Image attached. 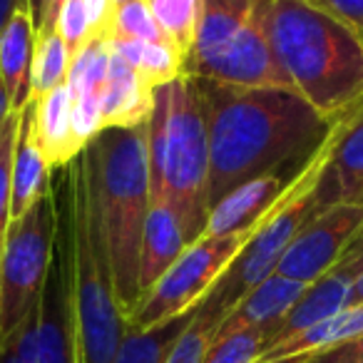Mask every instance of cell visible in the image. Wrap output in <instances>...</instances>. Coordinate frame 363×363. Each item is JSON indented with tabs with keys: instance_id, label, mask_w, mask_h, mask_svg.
Instances as JSON below:
<instances>
[{
	"instance_id": "obj_1",
	"label": "cell",
	"mask_w": 363,
	"mask_h": 363,
	"mask_svg": "<svg viewBox=\"0 0 363 363\" xmlns=\"http://www.w3.org/2000/svg\"><path fill=\"white\" fill-rule=\"evenodd\" d=\"M194 85L209 132L212 207L244 182L279 169H301L333 127L294 90L212 80H194Z\"/></svg>"
},
{
	"instance_id": "obj_2",
	"label": "cell",
	"mask_w": 363,
	"mask_h": 363,
	"mask_svg": "<svg viewBox=\"0 0 363 363\" xmlns=\"http://www.w3.org/2000/svg\"><path fill=\"white\" fill-rule=\"evenodd\" d=\"M272 45L291 87L336 122L363 100V38L308 0H272Z\"/></svg>"
},
{
	"instance_id": "obj_3",
	"label": "cell",
	"mask_w": 363,
	"mask_h": 363,
	"mask_svg": "<svg viewBox=\"0 0 363 363\" xmlns=\"http://www.w3.org/2000/svg\"><path fill=\"white\" fill-rule=\"evenodd\" d=\"M152 204H164L179 219L187 244L204 237L209 202V132L192 77L160 85L147 120Z\"/></svg>"
},
{
	"instance_id": "obj_4",
	"label": "cell",
	"mask_w": 363,
	"mask_h": 363,
	"mask_svg": "<svg viewBox=\"0 0 363 363\" xmlns=\"http://www.w3.org/2000/svg\"><path fill=\"white\" fill-rule=\"evenodd\" d=\"M100 209L115 289L125 316L140 303V249L152 207L147 125L107 127L80 155Z\"/></svg>"
},
{
	"instance_id": "obj_5",
	"label": "cell",
	"mask_w": 363,
	"mask_h": 363,
	"mask_svg": "<svg viewBox=\"0 0 363 363\" xmlns=\"http://www.w3.org/2000/svg\"><path fill=\"white\" fill-rule=\"evenodd\" d=\"M82 155V152H80ZM75 174V326L80 363H112L127 333L100 209L77 157Z\"/></svg>"
},
{
	"instance_id": "obj_6",
	"label": "cell",
	"mask_w": 363,
	"mask_h": 363,
	"mask_svg": "<svg viewBox=\"0 0 363 363\" xmlns=\"http://www.w3.org/2000/svg\"><path fill=\"white\" fill-rule=\"evenodd\" d=\"M328 160V137L323 145L311 155L298 177L291 182L284 199L277 204L272 214L257 227L254 237L247 242V247L239 252V257L232 262L222 279L214 284V289L207 294L202 303L197 306V313L209 321L219 323L229 316L234 306L247 296L252 289H257L264 279L277 274V267L281 262L284 252L294 242L301 227L316 214L313 209V192L321 179V172Z\"/></svg>"
},
{
	"instance_id": "obj_7",
	"label": "cell",
	"mask_w": 363,
	"mask_h": 363,
	"mask_svg": "<svg viewBox=\"0 0 363 363\" xmlns=\"http://www.w3.org/2000/svg\"><path fill=\"white\" fill-rule=\"evenodd\" d=\"M75 162L55 167L50 174L55 242L38 306V363H80L75 326Z\"/></svg>"
},
{
	"instance_id": "obj_8",
	"label": "cell",
	"mask_w": 363,
	"mask_h": 363,
	"mask_svg": "<svg viewBox=\"0 0 363 363\" xmlns=\"http://www.w3.org/2000/svg\"><path fill=\"white\" fill-rule=\"evenodd\" d=\"M55 242L52 194L43 197L26 217L13 219L0 254V346L16 336L40 303Z\"/></svg>"
},
{
	"instance_id": "obj_9",
	"label": "cell",
	"mask_w": 363,
	"mask_h": 363,
	"mask_svg": "<svg viewBox=\"0 0 363 363\" xmlns=\"http://www.w3.org/2000/svg\"><path fill=\"white\" fill-rule=\"evenodd\" d=\"M254 232L257 229L227 237H202L199 242L189 244L169 267V272L142 296L137 308L127 316V328L147 331L194 311L207 298L214 284L227 274Z\"/></svg>"
},
{
	"instance_id": "obj_10",
	"label": "cell",
	"mask_w": 363,
	"mask_h": 363,
	"mask_svg": "<svg viewBox=\"0 0 363 363\" xmlns=\"http://www.w3.org/2000/svg\"><path fill=\"white\" fill-rule=\"evenodd\" d=\"M363 229V204L341 202L311 217L294 237L277 267L279 277L298 284H313L326 277L338 262L348 244Z\"/></svg>"
},
{
	"instance_id": "obj_11",
	"label": "cell",
	"mask_w": 363,
	"mask_h": 363,
	"mask_svg": "<svg viewBox=\"0 0 363 363\" xmlns=\"http://www.w3.org/2000/svg\"><path fill=\"white\" fill-rule=\"evenodd\" d=\"M363 199V100L346 110L328 132V160L313 192V209ZM313 214V217H316Z\"/></svg>"
},
{
	"instance_id": "obj_12",
	"label": "cell",
	"mask_w": 363,
	"mask_h": 363,
	"mask_svg": "<svg viewBox=\"0 0 363 363\" xmlns=\"http://www.w3.org/2000/svg\"><path fill=\"white\" fill-rule=\"evenodd\" d=\"M301 169L269 172V174L244 182L237 189L224 194L209 212L204 237H227V234L257 229L277 209V204L284 199L286 189L291 187V182L296 179Z\"/></svg>"
},
{
	"instance_id": "obj_13",
	"label": "cell",
	"mask_w": 363,
	"mask_h": 363,
	"mask_svg": "<svg viewBox=\"0 0 363 363\" xmlns=\"http://www.w3.org/2000/svg\"><path fill=\"white\" fill-rule=\"evenodd\" d=\"M262 0H202L197 40L184 57V77L202 80L242 38Z\"/></svg>"
},
{
	"instance_id": "obj_14",
	"label": "cell",
	"mask_w": 363,
	"mask_h": 363,
	"mask_svg": "<svg viewBox=\"0 0 363 363\" xmlns=\"http://www.w3.org/2000/svg\"><path fill=\"white\" fill-rule=\"evenodd\" d=\"M356 279L343 269L333 267L326 277L318 281L308 284L306 291L298 296V301L289 308V313L272 328L269 333V346L286 341V338L296 336V333L306 331V328L316 326V323L326 321L328 316L348 308V294H351V284Z\"/></svg>"
},
{
	"instance_id": "obj_15",
	"label": "cell",
	"mask_w": 363,
	"mask_h": 363,
	"mask_svg": "<svg viewBox=\"0 0 363 363\" xmlns=\"http://www.w3.org/2000/svg\"><path fill=\"white\" fill-rule=\"evenodd\" d=\"M102 110V125L107 127H140L147 125L155 107V87L147 85L115 50L110 57L105 85L97 92Z\"/></svg>"
},
{
	"instance_id": "obj_16",
	"label": "cell",
	"mask_w": 363,
	"mask_h": 363,
	"mask_svg": "<svg viewBox=\"0 0 363 363\" xmlns=\"http://www.w3.org/2000/svg\"><path fill=\"white\" fill-rule=\"evenodd\" d=\"M303 291H306V284L272 274L229 311V316L219 323L214 338L247 331V328H264V331L272 333V328L286 316L289 308L298 301Z\"/></svg>"
},
{
	"instance_id": "obj_17",
	"label": "cell",
	"mask_w": 363,
	"mask_h": 363,
	"mask_svg": "<svg viewBox=\"0 0 363 363\" xmlns=\"http://www.w3.org/2000/svg\"><path fill=\"white\" fill-rule=\"evenodd\" d=\"M33 117H35V100H30L21 110L16 155H13V199H11L13 219L26 217L43 197L50 194L52 169L35 142Z\"/></svg>"
},
{
	"instance_id": "obj_18",
	"label": "cell",
	"mask_w": 363,
	"mask_h": 363,
	"mask_svg": "<svg viewBox=\"0 0 363 363\" xmlns=\"http://www.w3.org/2000/svg\"><path fill=\"white\" fill-rule=\"evenodd\" d=\"M72 100L75 97L67 82L48 92L43 100H35L33 132L50 169L70 164L82 152L72 132Z\"/></svg>"
},
{
	"instance_id": "obj_19",
	"label": "cell",
	"mask_w": 363,
	"mask_h": 363,
	"mask_svg": "<svg viewBox=\"0 0 363 363\" xmlns=\"http://www.w3.org/2000/svg\"><path fill=\"white\" fill-rule=\"evenodd\" d=\"M187 239L179 227V219L174 217L164 204H152L147 214L145 234H142L140 249V294L145 296L187 249ZM142 301V298H140Z\"/></svg>"
},
{
	"instance_id": "obj_20",
	"label": "cell",
	"mask_w": 363,
	"mask_h": 363,
	"mask_svg": "<svg viewBox=\"0 0 363 363\" xmlns=\"http://www.w3.org/2000/svg\"><path fill=\"white\" fill-rule=\"evenodd\" d=\"M35 55V26L28 11H18L0 33V77L11 97V110L21 112L30 95V70Z\"/></svg>"
},
{
	"instance_id": "obj_21",
	"label": "cell",
	"mask_w": 363,
	"mask_h": 363,
	"mask_svg": "<svg viewBox=\"0 0 363 363\" xmlns=\"http://www.w3.org/2000/svg\"><path fill=\"white\" fill-rule=\"evenodd\" d=\"M361 333H363V306H348L343 311L328 316L326 321L316 323V326L306 328V331L267 348L264 356L259 358V363L301 361V358L328 351V348L338 346V343L348 341L353 336H361Z\"/></svg>"
},
{
	"instance_id": "obj_22",
	"label": "cell",
	"mask_w": 363,
	"mask_h": 363,
	"mask_svg": "<svg viewBox=\"0 0 363 363\" xmlns=\"http://www.w3.org/2000/svg\"><path fill=\"white\" fill-rule=\"evenodd\" d=\"M112 50L157 90L160 85L184 75V57L172 43H145V40H110Z\"/></svg>"
},
{
	"instance_id": "obj_23",
	"label": "cell",
	"mask_w": 363,
	"mask_h": 363,
	"mask_svg": "<svg viewBox=\"0 0 363 363\" xmlns=\"http://www.w3.org/2000/svg\"><path fill=\"white\" fill-rule=\"evenodd\" d=\"M194 311L184 313L179 318H172L167 323H160L155 328H147V331L127 328L125 338H122V346L112 363H164L169 351L174 348V343L179 341L184 328L194 318Z\"/></svg>"
},
{
	"instance_id": "obj_24",
	"label": "cell",
	"mask_w": 363,
	"mask_h": 363,
	"mask_svg": "<svg viewBox=\"0 0 363 363\" xmlns=\"http://www.w3.org/2000/svg\"><path fill=\"white\" fill-rule=\"evenodd\" d=\"M147 3L167 40L179 50L182 57H187L197 40L202 0H147Z\"/></svg>"
},
{
	"instance_id": "obj_25",
	"label": "cell",
	"mask_w": 363,
	"mask_h": 363,
	"mask_svg": "<svg viewBox=\"0 0 363 363\" xmlns=\"http://www.w3.org/2000/svg\"><path fill=\"white\" fill-rule=\"evenodd\" d=\"M70 72V52L57 33L35 35V55L30 70V95L33 100H43L48 92L65 85Z\"/></svg>"
},
{
	"instance_id": "obj_26",
	"label": "cell",
	"mask_w": 363,
	"mask_h": 363,
	"mask_svg": "<svg viewBox=\"0 0 363 363\" xmlns=\"http://www.w3.org/2000/svg\"><path fill=\"white\" fill-rule=\"evenodd\" d=\"M110 35H95L80 48V52L70 60V72H67V85L72 90V97L100 92V87L105 85L107 70H110Z\"/></svg>"
},
{
	"instance_id": "obj_27",
	"label": "cell",
	"mask_w": 363,
	"mask_h": 363,
	"mask_svg": "<svg viewBox=\"0 0 363 363\" xmlns=\"http://www.w3.org/2000/svg\"><path fill=\"white\" fill-rule=\"evenodd\" d=\"M107 35H110V40L169 43L162 28L157 26L147 0H127V3L115 6Z\"/></svg>"
},
{
	"instance_id": "obj_28",
	"label": "cell",
	"mask_w": 363,
	"mask_h": 363,
	"mask_svg": "<svg viewBox=\"0 0 363 363\" xmlns=\"http://www.w3.org/2000/svg\"><path fill=\"white\" fill-rule=\"evenodd\" d=\"M267 346L269 331H264V328H247V331L214 338L204 363H259Z\"/></svg>"
},
{
	"instance_id": "obj_29",
	"label": "cell",
	"mask_w": 363,
	"mask_h": 363,
	"mask_svg": "<svg viewBox=\"0 0 363 363\" xmlns=\"http://www.w3.org/2000/svg\"><path fill=\"white\" fill-rule=\"evenodd\" d=\"M18 125H21V112H11L8 120L0 125V254H3L8 227L13 222V155H16Z\"/></svg>"
},
{
	"instance_id": "obj_30",
	"label": "cell",
	"mask_w": 363,
	"mask_h": 363,
	"mask_svg": "<svg viewBox=\"0 0 363 363\" xmlns=\"http://www.w3.org/2000/svg\"><path fill=\"white\" fill-rule=\"evenodd\" d=\"M217 328H219L217 323L199 316V313L194 311V318L189 321V326L184 328V333H182L179 341L174 343V348L169 351L164 363H204Z\"/></svg>"
},
{
	"instance_id": "obj_31",
	"label": "cell",
	"mask_w": 363,
	"mask_h": 363,
	"mask_svg": "<svg viewBox=\"0 0 363 363\" xmlns=\"http://www.w3.org/2000/svg\"><path fill=\"white\" fill-rule=\"evenodd\" d=\"M55 33L62 38V43H65L67 52H70V60H72V57L80 52V48L92 38L90 21H87L82 0H67L65 6H62L60 16H57Z\"/></svg>"
},
{
	"instance_id": "obj_32",
	"label": "cell",
	"mask_w": 363,
	"mask_h": 363,
	"mask_svg": "<svg viewBox=\"0 0 363 363\" xmlns=\"http://www.w3.org/2000/svg\"><path fill=\"white\" fill-rule=\"evenodd\" d=\"M102 130H105V125H102V110L97 95L75 97L72 100V132H75L77 145L85 150Z\"/></svg>"
},
{
	"instance_id": "obj_33",
	"label": "cell",
	"mask_w": 363,
	"mask_h": 363,
	"mask_svg": "<svg viewBox=\"0 0 363 363\" xmlns=\"http://www.w3.org/2000/svg\"><path fill=\"white\" fill-rule=\"evenodd\" d=\"M38 306L16 331V336L0 346V363H38Z\"/></svg>"
},
{
	"instance_id": "obj_34",
	"label": "cell",
	"mask_w": 363,
	"mask_h": 363,
	"mask_svg": "<svg viewBox=\"0 0 363 363\" xmlns=\"http://www.w3.org/2000/svg\"><path fill=\"white\" fill-rule=\"evenodd\" d=\"M363 38V0H308Z\"/></svg>"
},
{
	"instance_id": "obj_35",
	"label": "cell",
	"mask_w": 363,
	"mask_h": 363,
	"mask_svg": "<svg viewBox=\"0 0 363 363\" xmlns=\"http://www.w3.org/2000/svg\"><path fill=\"white\" fill-rule=\"evenodd\" d=\"M291 363H363V333L328 348V351H321L316 356H308Z\"/></svg>"
},
{
	"instance_id": "obj_36",
	"label": "cell",
	"mask_w": 363,
	"mask_h": 363,
	"mask_svg": "<svg viewBox=\"0 0 363 363\" xmlns=\"http://www.w3.org/2000/svg\"><path fill=\"white\" fill-rule=\"evenodd\" d=\"M82 6H85L87 21H90L92 38L107 35V28H110L115 3H112V0H82Z\"/></svg>"
},
{
	"instance_id": "obj_37",
	"label": "cell",
	"mask_w": 363,
	"mask_h": 363,
	"mask_svg": "<svg viewBox=\"0 0 363 363\" xmlns=\"http://www.w3.org/2000/svg\"><path fill=\"white\" fill-rule=\"evenodd\" d=\"M336 267L343 269V272H348L353 279L363 274V229L356 234V239L348 244V249L343 252L341 262H338Z\"/></svg>"
},
{
	"instance_id": "obj_38",
	"label": "cell",
	"mask_w": 363,
	"mask_h": 363,
	"mask_svg": "<svg viewBox=\"0 0 363 363\" xmlns=\"http://www.w3.org/2000/svg\"><path fill=\"white\" fill-rule=\"evenodd\" d=\"M67 0H48L45 6V16H43V23L40 28H38L35 35H50V33H55V26H57V16H60L62 6H65Z\"/></svg>"
},
{
	"instance_id": "obj_39",
	"label": "cell",
	"mask_w": 363,
	"mask_h": 363,
	"mask_svg": "<svg viewBox=\"0 0 363 363\" xmlns=\"http://www.w3.org/2000/svg\"><path fill=\"white\" fill-rule=\"evenodd\" d=\"M18 11H28V0H0V33L6 30V26Z\"/></svg>"
},
{
	"instance_id": "obj_40",
	"label": "cell",
	"mask_w": 363,
	"mask_h": 363,
	"mask_svg": "<svg viewBox=\"0 0 363 363\" xmlns=\"http://www.w3.org/2000/svg\"><path fill=\"white\" fill-rule=\"evenodd\" d=\"M45 6H48V0H28V13H30V18H33L35 33L43 23V16H45Z\"/></svg>"
},
{
	"instance_id": "obj_41",
	"label": "cell",
	"mask_w": 363,
	"mask_h": 363,
	"mask_svg": "<svg viewBox=\"0 0 363 363\" xmlns=\"http://www.w3.org/2000/svg\"><path fill=\"white\" fill-rule=\"evenodd\" d=\"M11 97H8V90L6 85H3V77H0V125L8 120V115H11Z\"/></svg>"
},
{
	"instance_id": "obj_42",
	"label": "cell",
	"mask_w": 363,
	"mask_h": 363,
	"mask_svg": "<svg viewBox=\"0 0 363 363\" xmlns=\"http://www.w3.org/2000/svg\"><path fill=\"white\" fill-rule=\"evenodd\" d=\"M112 3H115V6H120V3H127V0H112Z\"/></svg>"
},
{
	"instance_id": "obj_43",
	"label": "cell",
	"mask_w": 363,
	"mask_h": 363,
	"mask_svg": "<svg viewBox=\"0 0 363 363\" xmlns=\"http://www.w3.org/2000/svg\"><path fill=\"white\" fill-rule=\"evenodd\" d=\"M361 204H363V199H361Z\"/></svg>"
}]
</instances>
